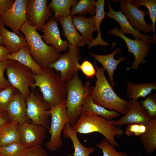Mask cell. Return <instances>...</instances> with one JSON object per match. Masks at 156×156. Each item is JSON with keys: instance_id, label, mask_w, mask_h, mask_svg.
I'll list each match as a JSON object with an SVG mask.
<instances>
[{"instance_id": "1", "label": "cell", "mask_w": 156, "mask_h": 156, "mask_svg": "<svg viewBox=\"0 0 156 156\" xmlns=\"http://www.w3.org/2000/svg\"><path fill=\"white\" fill-rule=\"evenodd\" d=\"M34 83L31 88H39L42 94L43 101L48 110L66 100L67 82L60 74L49 68L43 69L39 75L33 74Z\"/></svg>"}, {"instance_id": "2", "label": "cell", "mask_w": 156, "mask_h": 156, "mask_svg": "<svg viewBox=\"0 0 156 156\" xmlns=\"http://www.w3.org/2000/svg\"><path fill=\"white\" fill-rule=\"evenodd\" d=\"M96 81L95 86H92L90 95L95 104L112 109L123 115L125 114L128 102L120 98L115 93L106 78L105 70L99 67L95 61Z\"/></svg>"}, {"instance_id": "3", "label": "cell", "mask_w": 156, "mask_h": 156, "mask_svg": "<svg viewBox=\"0 0 156 156\" xmlns=\"http://www.w3.org/2000/svg\"><path fill=\"white\" fill-rule=\"evenodd\" d=\"M73 128L77 133L82 134L99 132L110 144L117 147H119V145L115 137H120L124 133L120 127L113 124V120H108L102 116L85 112L81 113Z\"/></svg>"}, {"instance_id": "4", "label": "cell", "mask_w": 156, "mask_h": 156, "mask_svg": "<svg viewBox=\"0 0 156 156\" xmlns=\"http://www.w3.org/2000/svg\"><path fill=\"white\" fill-rule=\"evenodd\" d=\"M20 31L24 34L33 59L43 69L49 68L58 59L61 55L60 52L52 45L45 43L35 27L26 21Z\"/></svg>"}, {"instance_id": "5", "label": "cell", "mask_w": 156, "mask_h": 156, "mask_svg": "<svg viewBox=\"0 0 156 156\" xmlns=\"http://www.w3.org/2000/svg\"><path fill=\"white\" fill-rule=\"evenodd\" d=\"M78 73V71L76 72L67 82L65 100L68 118L72 127L81 114L83 103L87 96L90 94L92 87L88 82L85 85L83 84Z\"/></svg>"}, {"instance_id": "6", "label": "cell", "mask_w": 156, "mask_h": 156, "mask_svg": "<svg viewBox=\"0 0 156 156\" xmlns=\"http://www.w3.org/2000/svg\"><path fill=\"white\" fill-rule=\"evenodd\" d=\"M7 61L6 69L8 81L26 101L31 92L29 88L34 83L33 74L29 68L17 61Z\"/></svg>"}, {"instance_id": "7", "label": "cell", "mask_w": 156, "mask_h": 156, "mask_svg": "<svg viewBox=\"0 0 156 156\" xmlns=\"http://www.w3.org/2000/svg\"><path fill=\"white\" fill-rule=\"evenodd\" d=\"M48 112L51 116L49 129L51 137L49 140L46 143L45 148L49 151H55L62 145L63 141L61 134L65 124L70 122L67 114L66 100L52 107Z\"/></svg>"}, {"instance_id": "8", "label": "cell", "mask_w": 156, "mask_h": 156, "mask_svg": "<svg viewBox=\"0 0 156 156\" xmlns=\"http://www.w3.org/2000/svg\"><path fill=\"white\" fill-rule=\"evenodd\" d=\"M80 47L68 43V50L61 55L58 59L49 67L60 72L62 79L67 82L79 70V61L81 60Z\"/></svg>"}, {"instance_id": "9", "label": "cell", "mask_w": 156, "mask_h": 156, "mask_svg": "<svg viewBox=\"0 0 156 156\" xmlns=\"http://www.w3.org/2000/svg\"><path fill=\"white\" fill-rule=\"evenodd\" d=\"M26 117L34 124L40 125L49 129L50 125L48 110L44 104L42 95L31 92L26 101Z\"/></svg>"}, {"instance_id": "10", "label": "cell", "mask_w": 156, "mask_h": 156, "mask_svg": "<svg viewBox=\"0 0 156 156\" xmlns=\"http://www.w3.org/2000/svg\"><path fill=\"white\" fill-rule=\"evenodd\" d=\"M47 0H27L25 7L26 21L30 26L41 31L53 12Z\"/></svg>"}, {"instance_id": "11", "label": "cell", "mask_w": 156, "mask_h": 156, "mask_svg": "<svg viewBox=\"0 0 156 156\" xmlns=\"http://www.w3.org/2000/svg\"><path fill=\"white\" fill-rule=\"evenodd\" d=\"M119 11L126 17L128 21L135 30L147 34L153 31L152 24H147L144 19L145 16L148 14L147 11L138 9L132 3V0L120 1Z\"/></svg>"}, {"instance_id": "12", "label": "cell", "mask_w": 156, "mask_h": 156, "mask_svg": "<svg viewBox=\"0 0 156 156\" xmlns=\"http://www.w3.org/2000/svg\"><path fill=\"white\" fill-rule=\"evenodd\" d=\"M108 32L123 39L126 44L128 52L133 54L135 58L130 68L137 70L139 65L146 62L144 58L150 51V44L145 42L138 38H135L134 39H131L125 35L116 27L110 30Z\"/></svg>"}, {"instance_id": "13", "label": "cell", "mask_w": 156, "mask_h": 156, "mask_svg": "<svg viewBox=\"0 0 156 156\" xmlns=\"http://www.w3.org/2000/svg\"><path fill=\"white\" fill-rule=\"evenodd\" d=\"M27 0H15L12 6L0 14V20L4 25L9 27L19 36L20 29L26 21L25 7Z\"/></svg>"}, {"instance_id": "14", "label": "cell", "mask_w": 156, "mask_h": 156, "mask_svg": "<svg viewBox=\"0 0 156 156\" xmlns=\"http://www.w3.org/2000/svg\"><path fill=\"white\" fill-rule=\"evenodd\" d=\"M47 133L46 129L40 125L27 121L19 124L20 141L27 148L42 144Z\"/></svg>"}, {"instance_id": "15", "label": "cell", "mask_w": 156, "mask_h": 156, "mask_svg": "<svg viewBox=\"0 0 156 156\" xmlns=\"http://www.w3.org/2000/svg\"><path fill=\"white\" fill-rule=\"evenodd\" d=\"M125 114L117 120H113V124L120 126L131 123L146 125L150 119L141 102L130 99Z\"/></svg>"}, {"instance_id": "16", "label": "cell", "mask_w": 156, "mask_h": 156, "mask_svg": "<svg viewBox=\"0 0 156 156\" xmlns=\"http://www.w3.org/2000/svg\"><path fill=\"white\" fill-rule=\"evenodd\" d=\"M57 21L53 17L47 21L41 29L44 34L42 38L45 43L52 45L59 52L65 51L68 49V42L62 39Z\"/></svg>"}, {"instance_id": "17", "label": "cell", "mask_w": 156, "mask_h": 156, "mask_svg": "<svg viewBox=\"0 0 156 156\" xmlns=\"http://www.w3.org/2000/svg\"><path fill=\"white\" fill-rule=\"evenodd\" d=\"M109 11L106 12L107 16L116 21L120 26V31L124 34H131L135 38H139L144 42L149 44L152 43V36L141 34L135 29L128 21L126 16L119 11L116 12L112 9L110 1L107 0Z\"/></svg>"}, {"instance_id": "18", "label": "cell", "mask_w": 156, "mask_h": 156, "mask_svg": "<svg viewBox=\"0 0 156 156\" xmlns=\"http://www.w3.org/2000/svg\"><path fill=\"white\" fill-rule=\"evenodd\" d=\"M11 121L19 124L27 121L26 117V100L21 94L16 93L5 110Z\"/></svg>"}, {"instance_id": "19", "label": "cell", "mask_w": 156, "mask_h": 156, "mask_svg": "<svg viewBox=\"0 0 156 156\" xmlns=\"http://www.w3.org/2000/svg\"><path fill=\"white\" fill-rule=\"evenodd\" d=\"M121 51L120 47L118 48L112 53L106 55H100L90 53L91 56L95 60L100 62L105 70H106L109 78L111 86L114 87L115 83L113 75L114 71L117 68L118 64L125 60V56H122L119 59L116 60L114 57L115 55L120 53Z\"/></svg>"}, {"instance_id": "20", "label": "cell", "mask_w": 156, "mask_h": 156, "mask_svg": "<svg viewBox=\"0 0 156 156\" xmlns=\"http://www.w3.org/2000/svg\"><path fill=\"white\" fill-rule=\"evenodd\" d=\"M57 20L60 24L63 35L68 43L79 47H83L86 44L84 38L77 31L73 23L72 16L70 15L66 17H60Z\"/></svg>"}, {"instance_id": "21", "label": "cell", "mask_w": 156, "mask_h": 156, "mask_svg": "<svg viewBox=\"0 0 156 156\" xmlns=\"http://www.w3.org/2000/svg\"><path fill=\"white\" fill-rule=\"evenodd\" d=\"M0 31L3 39V44L9 51L10 53L16 52L21 48L28 46L27 42L23 34L19 36L10 31L4 27L0 20Z\"/></svg>"}, {"instance_id": "22", "label": "cell", "mask_w": 156, "mask_h": 156, "mask_svg": "<svg viewBox=\"0 0 156 156\" xmlns=\"http://www.w3.org/2000/svg\"><path fill=\"white\" fill-rule=\"evenodd\" d=\"M8 60L16 61L29 68L34 75L41 74L42 69L34 61L31 56L28 46L21 47L16 53H10Z\"/></svg>"}, {"instance_id": "23", "label": "cell", "mask_w": 156, "mask_h": 156, "mask_svg": "<svg viewBox=\"0 0 156 156\" xmlns=\"http://www.w3.org/2000/svg\"><path fill=\"white\" fill-rule=\"evenodd\" d=\"M94 17V15L89 17H86L85 16H72L75 27L81 34L88 46L94 39L92 33L96 31L93 21Z\"/></svg>"}, {"instance_id": "24", "label": "cell", "mask_w": 156, "mask_h": 156, "mask_svg": "<svg viewBox=\"0 0 156 156\" xmlns=\"http://www.w3.org/2000/svg\"><path fill=\"white\" fill-rule=\"evenodd\" d=\"M81 112L90 113L102 116L108 120L119 116L120 114L115 111H109L104 107L95 104L90 94L85 99L81 109Z\"/></svg>"}, {"instance_id": "25", "label": "cell", "mask_w": 156, "mask_h": 156, "mask_svg": "<svg viewBox=\"0 0 156 156\" xmlns=\"http://www.w3.org/2000/svg\"><path fill=\"white\" fill-rule=\"evenodd\" d=\"M63 130L64 137L70 139L73 143L74 150L73 156H90V154L94 151V148L87 147L81 144L77 133L73 130L70 122L65 124Z\"/></svg>"}, {"instance_id": "26", "label": "cell", "mask_w": 156, "mask_h": 156, "mask_svg": "<svg viewBox=\"0 0 156 156\" xmlns=\"http://www.w3.org/2000/svg\"><path fill=\"white\" fill-rule=\"evenodd\" d=\"M144 133L140 136L139 140L146 154L154 153L156 150V119H150Z\"/></svg>"}, {"instance_id": "27", "label": "cell", "mask_w": 156, "mask_h": 156, "mask_svg": "<svg viewBox=\"0 0 156 156\" xmlns=\"http://www.w3.org/2000/svg\"><path fill=\"white\" fill-rule=\"evenodd\" d=\"M95 3L96 6V13L94 16L93 21L95 29L98 31V35L96 38L93 39L91 44L88 46V49L97 45L106 47L109 45L108 42H105L102 39L100 32L101 24L104 18L107 17L105 15L106 13L104 10L105 1L104 0H98L95 1Z\"/></svg>"}, {"instance_id": "28", "label": "cell", "mask_w": 156, "mask_h": 156, "mask_svg": "<svg viewBox=\"0 0 156 156\" xmlns=\"http://www.w3.org/2000/svg\"><path fill=\"white\" fill-rule=\"evenodd\" d=\"M20 141L19 124L12 121L0 127V147Z\"/></svg>"}, {"instance_id": "29", "label": "cell", "mask_w": 156, "mask_h": 156, "mask_svg": "<svg viewBox=\"0 0 156 156\" xmlns=\"http://www.w3.org/2000/svg\"><path fill=\"white\" fill-rule=\"evenodd\" d=\"M156 89L155 82L134 84L129 82L127 83V96L130 99L135 100H137L139 97H145L151 94L153 90Z\"/></svg>"}, {"instance_id": "30", "label": "cell", "mask_w": 156, "mask_h": 156, "mask_svg": "<svg viewBox=\"0 0 156 156\" xmlns=\"http://www.w3.org/2000/svg\"><path fill=\"white\" fill-rule=\"evenodd\" d=\"M77 0H52L48 7L54 12L53 17L57 19L70 15V8Z\"/></svg>"}, {"instance_id": "31", "label": "cell", "mask_w": 156, "mask_h": 156, "mask_svg": "<svg viewBox=\"0 0 156 156\" xmlns=\"http://www.w3.org/2000/svg\"><path fill=\"white\" fill-rule=\"evenodd\" d=\"M94 0H80L74 4L70 10V15L72 16L76 14L85 16L89 13L93 16L96 10Z\"/></svg>"}, {"instance_id": "32", "label": "cell", "mask_w": 156, "mask_h": 156, "mask_svg": "<svg viewBox=\"0 0 156 156\" xmlns=\"http://www.w3.org/2000/svg\"><path fill=\"white\" fill-rule=\"evenodd\" d=\"M132 3L137 8H140L141 5H143L148 9V14L152 21L153 29V36L152 39V43L155 44L156 42V36L155 34V25L156 20V0H132Z\"/></svg>"}, {"instance_id": "33", "label": "cell", "mask_w": 156, "mask_h": 156, "mask_svg": "<svg viewBox=\"0 0 156 156\" xmlns=\"http://www.w3.org/2000/svg\"><path fill=\"white\" fill-rule=\"evenodd\" d=\"M28 150V148H26L20 141L0 147V151L4 156H25Z\"/></svg>"}, {"instance_id": "34", "label": "cell", "mask_w": 156, "mask_h": 156, "mask_svg": "<svg viewBox=\"0 0 156 156\" xmlns=\"http://www.w3.org/2000/svg\"><path fill=\"white\" fill-rule=\"evenodd\" d=\"M96 146L101 149L102 156H127L125 151H117L116 147L110 144L105 138L96 145Z\"/></svg>"}, {"instance_id": "35", "label": "cell", "mask_w": 156, "mask_h": 156, "mask_svg": "<svg viewBox=\"0 0 156 156\" xmlns=\"http://www.w3.org/2000/svg\"><path fill=\"white\" fill-rule=\"evenodd\" d=\"M141 102L150 119H156V94L148 95Z\"/></svg>"}, {"instance_id": "36", "label": "cell", "mask_w": 156, "mask_h": 156, "mask_svg": "<svg viewBox=\"0 0 156 156\" xmlns=\"http://www.w3.org/2000/svg\"><path fill=\"white\" fill-rule=\"evenodd\" d=\"M16 89L12 86L4 89L0 91V109L5 111L8 104L16 94Z\"/></svg>"}, {"instance_id": "37", "label": "cell", "mask_w": 156, "mask_h": 156, "mask_svg": "<svg viewBox=\"0 0 156 156\" xmlns=\"http://www.w3.org/2000/svg\"><path fill=\"white\" fill-rule=\"evenodd\" d=\"M146 126L135 123L128 124L125 129V134L128 137L133 135L140 136L145 132L146 130Z\"/></svg>"}, {"instance_id": "38", "label": "cell", "mask_w": 156, "mask_h": 156, "mask_svg": "<svg viewBox=\"0 0 156 156\" xmlns=\"http://www.w3.org/2000/svg\"><path fill=\"white\" fill-rule=\"evenodd\" d=\"M79 69L87 77L92 78L96 75V70L92 64L87 60L84 61L80 65Z\"/></svg>"}, {"instance_id": "39", "label": "cell", "mask_w": 156, "mask_h": 156, "mask_svg": "<svg viewBox=\"0 0 156 156\" xmlns=\"http://www.w3.org/2000/svg\"><path fill=\"white\" fill-rule=\"evenodd\" d=\"M7 60L0 61V89L12 86L8 80L5 78L4 75V70L7 66Z\"/></svg>"}, {"instance_id": "40", "label": "cell", "mask_w": 156, "mask_h": 156, "mask_svg": "<svg viewBox=\"0 0 156 156\" xmlns=\"http://www.w3.org/2000/svg\"><path fill=\"white\" fill-rule=\"evenodd\" d=\"M25 156H49L46 151L41 145L28 148Z\"/></svg>"}, {"instance_id": "41", "label": "cell", "mask_w": 156, "mask_h": 156, "mask_svg": "<svg viewBox=\"0 0 156 156\" xmlns=\"http://www.w3.org/2000/svg\"><path fill=\"white\" fill-rule=\"evenodd\" d=\"M15 0H0V14L10 8L13 5Z\"/></svg>"}, {"instance_id": "42", "label": "cell", "mask_w": 156, "mask_h": 156, "mask_svg": "<svg viewBox=\"0 0 156 156\" xmlns=\"http://www.w3.org/2000/svg\"><path fill=\"white\" fill-rule=\"evenodd\" d=\"M10 53L9 51L5 46H0V61L7 60Z\"/></svg>"}, {"instance_id": "43", "label": "cell", "mask_w": 156, "mask_h": 156, "mask_svg": "<svg viewBox=\"0 0 156 156\" xmlns=\"http://www.w3.org/2000/svg\"><path fill=\"white\" fill-rule=\"evenodd\" d=\"M11 121L10 119H8L2 115L0 114V127Z\"/></svg>"}, {"instance_id": "44", "label": "cell", "mask_w": 156, "mask_h": 156, "mask_svg": "<svg viewBox=\"0 0 156 156\" xmlns=\"http://www.w3.org/2000/svg\"><path fill=\"white\" fill-rule=\"evenodd\" d=\"M3 39L0 31V46H3Z\"/></svg>"}, {"instance_id": "45", "label": "cell", "mask_w": 156, "mask_h": 156, "mask_svg": "<svg viewBox=\"0 0 156 156\" xmlns=\"http://www.w3.org/2000/svg\"></svg>"}]
</instances>
